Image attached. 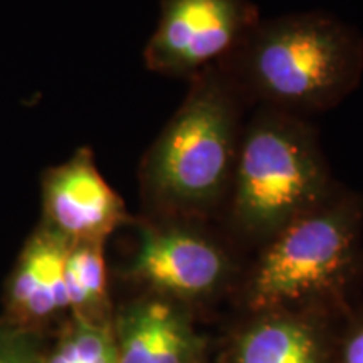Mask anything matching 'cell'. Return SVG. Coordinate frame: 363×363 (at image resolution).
Instances as JSON below:
<instances>
[{
    "instance_id": "14",
    "label": "cell",
    "mask_w": 363,
    "mask_h": 363,
    "mask_svg": "<svg viewBox=\"0 0 363 363\" xmlns=\"http://www.w3.org/2000/svg\"><path fill=\"white\" fill-rule=\"evenodd\" d=\"M342 363H363V315L353 323L345 340Z\"/></svg>"
},
{
    "instance_id": "2",
    "label": "cell",
    "mask_w": 363,
    "mask_h": 363,
    "mask_svg": "<svg viewBox=\"0 0 363 363\" xmlns=\"http://www.w3.org/2000/svg\"><path fill=\"white\" fill-rule=\"evenodd\" d=\"M247 104L306 118L333 110L363 79V35L323 11L261 19L219 66Z\"/></svg>"
},
{
    "instance_id": "1",
    "label": "cell",
    "mask_w": 363,
    "mask_h": 363,
    "mask_svg": "<svg viewBox=\"0 0 363 363\" xmlns=\"http://www.w3.org/2000/svg\"><path fill=\"white\" fill-rule=\"evenodd\" d=\"M246 104L219 66L189 79L184 101L140 163V192L150 219L206 222L222 212Z\"/></svg>"
},
{
    "instance_id": "3",
    "label": "cell",
    "mask_w": 363,
    "mask_h": 363,
    "mask_svg": "<svg viewBox=\"0 0 363 363\" xmlns=\"http://www.w3.org/2000/svg\"><path fill=\"white\" fill-rule=\"evenodd\" d=\"M338 185L308 118L256 108L244 125L222 214L235 235L262 246Z\"/></svg>"
},
{
    "instance_id": "10",
    "label": "cell",
    "mask_w": 363,
    "mask_h": 363,
    "mask_svg": "<svg viewBox=\"0 0 363 363\" xmlns=\"http://www.w3.org/2000/svg\"><path fill=\"white\" fill-rule=\"evenodd\" d=\"M234 363H325V352L303 311L257 313L239 338Z\"/></svg>"
},
{
    "instance_id": "6",
    "label": "cell",
    "mask_w": 363,
    "mask_h": 363,
    "mask_svg": "<svg viewBox=\"0 0 363 363\" xmlns=\"http://www.w3.org/2000/svg\"><path fill=\"white\" fill-rule=\"evenodd\" d=\"M201 224L202 220L150 217L140 220L130 279L185 306L222 291L233 278L234 262Z\"/></svg>"
},
{
    "instance_id": "12",
    "label": "cell",
    "mask_w": 363,
    "mask_h": 363,
    "mask_svg": "<svg viewBox=\"0 0 363 363\" xmlns=\"http://www.w3.org/2000/svg\"><path fill=\"white\" fill-rule=\"evenodd\" d=\"M45 363H118L113 321L71 316L52 350L45 353Z\"/></svg>"
},
{
    "instance_id": "9",
    "label": "cell",
    "mask_w": 363,
    "mask_h": 363,
    "mask_svg": "<svg viewBox=\"0 0 363 363\" xmlns=\"http://www.w3.org/2000/svg\"><path fill=\"white\" fill-rule=\"evenodd\" d=\"M118 363H197L202 342L185 305L150 293L113 320Z\"/></svg>"
},
{
    "instance_id": "11",
    "label": "cell",
    "mask_w": 363,
    "mask_h": 363,
    "mask_svg": "<svg viewBox=\"0 0 363 363\" xmlns=\"http://www.w3.org/2000/svg\"><path fill=\"white\" fill-rule=\"evenodd\" d=\"M66 288L71 316L96 323L111 321L104 244H71L66 259Z\"/></svg>"
},
{
    "instance_id": "8",
    "label": "cell",
    "mask_w": 363,
    "mask_h": 363,
    "mask_svg": "<svg viewBox=\"0 0 363 363\" xmlns=\"http://www.w3.org/2000/svg\"><path fill=\"white\" fill-rule=\"evenodd\" d=\"M71 244L40 225L30 235L9 281L6 305L9 323L35 333L69 313L66 259Z\"/></svg>"
},
{
    "instance_id": "7",
    "label": "cell",
    "mask_w": 363,
    "mask_h": 363,
    "mask_svg": "<svg viewBox=\"0 0 363 363\" xmlns=\"http://www.w3.org/2000/svg\"><path fill=\"white\" fill-rule=\"evenodd\" d=\"M43 211V225L69 244H104L118 227L133 222L89 148H79L69 160L45 172Z\"/></svg>"
},
{
    "instance_id": "5",
    "label": "cell",
    "mask_w": 363,
    "mask_h": 363,
    "mask_svg": "<svg viewBox=\"0 0 363 363\" xmlns=\"http://www.w3.org/2000/svg\"><path fill=\"white\" fill-rule=\"evenodd\" d=\"M259 21L252 0H162L145 66L165 78L192 79L220 66Z\"/></svg>"
},
{
    "instance_id": "4",
    "label": "cell",
    "mask_w": 363,
    "mask_h": 363,
    "mask_svg": "<svg viewBox=\"0 0 363 363\" xmlns=\"http://www.w3.org/2000/svg\"><path fill=\"white\" fill-rule=\"evenodd\" d=\"M362 233L363 194L340 184L262 244L244 283L249 310L305 311L340 301L362 269Z\"/></svg>"
},
{
    "instance_id": "13",
    "label": "cell",
    "mask_w": 363,
    "mask_h": 363,
    "mask_svg": "<svg viewBox=\"0 0 363 363\" xmlns=\"http://www.w3.org/2000/svg\"><path fill=\"white\" fill-rule=\"evenodd\" d=\"M0 363H45V352L33 331L7 323L0 326Z\"/></svg>"
}]
</instances>
